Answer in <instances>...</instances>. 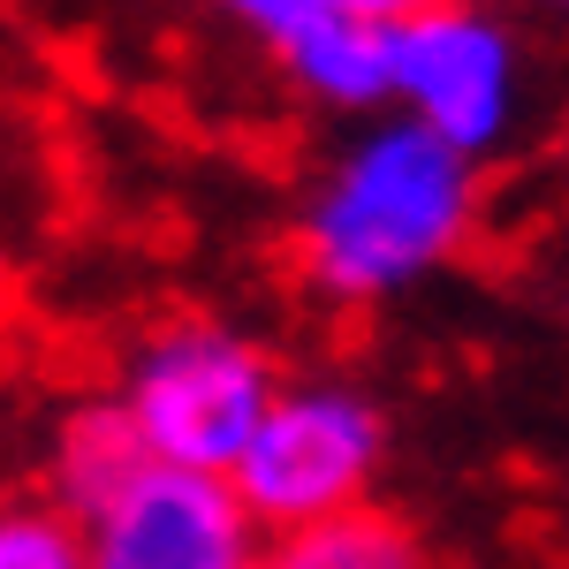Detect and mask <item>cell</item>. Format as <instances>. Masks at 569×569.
Instances as JSON below:
<instances>
[{"mask_svg":"<svg viewBox=\"0 0 569 569\" xmlns=\"http://www.w3.org/2000/svg\"><path fill=\"white\" fill-rule=\"evenodd\" d=\"M479 228V160L380 114L327 152L297 206V266L327 305H388L463 259Z\"/></svg>","mask_w":569,"mask_h":569,"instance_id":"1","label":"cell"},{"mask_svg":"<svg viewBox=\"0 0 569 569\" xmlns=\"http://www.w3.org/2000/svg\"><path fill=\"white\" fill-rule=\"evenodd\" d=\"M281 365L220 319H168L152 327L122 365V410L144 433L152 463L168 471H206L236 479L243 448L259 440L266 410L281 402Z\"/></svg>","mask_w":569,"mask_h":569,"instance_id":"2","label":"cell"},{"mask_svg":"<svg viewBox=\"0 0 569 569\" xmlns=\"http://www.w3.org/2000/svg\"><path fill=\"white\" fill-rule=\"evenodd\" d=\"M380 463H388V418L357 380H289L236 463V493L259 531H305L365 509Z\"/></svg>","mask_w":569,"mask_h":569,"instance_id":"3","label":"cell"},{"mask_svg":"<svg viewBox=\"0 0 569 569\" xmlns=\"http://www.w3.org/2000/svg\"><path fill=\"white\" fill-rule=\"evenodd\" d=\"M525 53L486 0H440L395 31V114H410L440 144L486 160L517 130Z\"/></svg>","mask_w":569,"mask_h":569,"instance_id":"4","label":"cell"},{"mask_svg":"<svg viewBox=\"0 0 569 569\" xmlns=\"http://www.w3.org/2000/svg\"><path fill=\"white\" fill-rule=\"evenodd\" d=\"M259 517L243 509L236 479L168 471L152 463L144 479L84 525L91 569H251Z\"/></svg>","mask_w":569,"mask_h":569,"instance_id":"5","label":"cell"},{"mask_svg":"<svg viewBox=\"0 0 569 569\" xmlns=\"http://www.w3.org/2000/svg\"><path fill=\"white\" fill-rule=\"evenodd\" d=\"M266 46H273L281 77L305 91L311 107H327V114L395 107V31L388 23H365V16L335 8V0H297L289 23Z\"/></svg>","mask_w":569,"mask_h":569,"instance_id":"6","label":"cell"},{"mask_svg":"<svg viewBox=\"0 0 569 569\" xmlns=\"http://www.w3.org/2000/svg\"><path fill=\"white\" fill-rule=\"evenodd\" d=\"M152 471V448L130 426L122 395H91V402H69L53 426H46L39 448V486L53 509H69L77 525H91L99 509H114L137 479Z\"/></svg>","mask_w":569,"mask_h":569,"instance_id":"7","label":"cell"},{"mask_svg":"<svg viewBox=\"0 0 569 569\" xmlns=\"http://www.w3.org/2000/svg\"><path fill=\"white\" fill-rule=\"evenodd\" d=\"M266 569H426L418 539L380 517V509H350V517H327V525L281 531V547L266 555Z\"/></svg>","mask_w":569,"mask_h":569,"instance_id":"8","label":"cell"},{"mask_svg":"<svg viewBox=\"0 0 569 569\" xmlns=\"http://www.w3.org/2000/svg\"><path fill=\"white\" fill-rule=\"evenodd\" d=\"M0 569H91L84 525L53 501H23L0 517Z\"/></svg>","mask_w":569,"mask_h":569,"instance_id":"9","label":"cell"},{"mask_svg":"<svg viewBox=\"0 0 569 569\" xmlns=\"http://www.w3.org/2000/svg\"><path fill=\"white\" fill-rule=\"evenodd\" d=\"M206 8H220V16H236V23H251L259 39H273V31L289 23V8H297V0H206Z\"/></svg>","mask_w":569,"mask_h":569,"instance_id":"10","label":"cell"},{"mask_svg":"<svg viewBox=\"0 0 569 569\" xmlns=\"http://www.w3.org/2000/svg\"><path fill=\"white\" fill-rule=\"evenodd\" d=\"M335 8H350V16H365V23H388V31H402L410 16H426V8H440V0H335Z\"/></svg>","mask_w":569,"mask_h":569,"instance_id":"11","label":"cell"},{"mask_svg":"<svg viewBox=\"0 0 569 569\" xmlns=\"http://www.w3.org/2000/svg\"><path fill=\"white\" fill-rule=\"evenodd\" d=\"M547 8H562V16H569V0H547Z\"/></svg>","mask_w":569,"mask_h":569,"instance_id":"12","label":"cell"}]
</instances>
